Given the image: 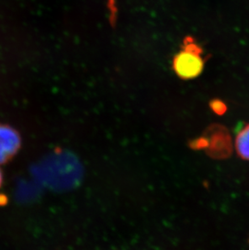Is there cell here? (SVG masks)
Here are the masks:
<instances>
[{
  "instance_id": "cell-3",
  "label": "cell",
  "mask_w": 249,
  "mask_h": 250,
  "mask_svg": "<svg viewBox=\"0 0 249 250\" xmlns=\"http://www.w3.org/2000/svg\"><path fill=\"white\" fill-rule=\"evenodd\" d=\"M21 146L22 139L19 131L10 125L0 123V166L12 161Z\"/></svg>"
},
{
  "instance_id": "cell-8",
  "label": "cell",
  "mask_w": 249,
  "mask_h": 250,
  "mask_svg": "<svg viewBox=\"0 0 249 250\" xmlns=\"http://www.w3.org/2000/svg\"><path fill=\"white\" fill-rule=\"evenodd\" d=\"M2 183H3V173H2V170L0 168V188L2 187Z\"/></svg>"
},
{
  "instance_id": "cell-1",
  "label": "cell",
  "mask_w": 249,
  "mask_h": 250,
  "mask_svg": "<svg viewBox=\"0 0 249 250\" xmlns=\"http://www.w3.org/2000/svg\"><path fill=\"white\" fill-rule=\"evenodd\" d=\"M203 50L191 37L185 38L181 51L175 55L172 68L182 80L197 78L204 69Z\"/></svg>"
},
{
  "instance_id": "cell-7",
  "label": "cell",
  "mask_w": 249,
  "mask_h": 250,
  "mask_svg": "<svg viewBox=\"0 0 249 250\" xmlns=\"http://www.w3.org/2000/svg\"><path fill=\"white\" fill-rule=\"evenodd\" d=\"M8 203V198L5 194H0V206L7 205Z\"/></svg>"
},
{
  "instance_id": "cell-6",
  "label": "cell",
  "mask_w": 249,
  "mask_h": 250,
  "mask_svg": "<svg viewBox=\"0 0 249 250\" xmlns=\"http://www.w3.org/2000/svg\"><path fill=\"white\" fill-rule=\"evenodd\" d=\"M189 146L193 150H201V149L207 150V147L209 146V140L207 139V136H202V137L192 140L189 143Z\"/></svg>"
},
{
  "instance_id": "cell-2",
  "label": "cell",
  "mask_w": 249,
  "mask_h": 250,
  "mask_svg": "<svg viewBox=\"0 0 249 250\" xmlns=\"http://www.w3.org/2000/svg\"><path fill=\"white\" fill-rule=\"evenodd\" d=\"M207 137L209 140L207 152L212 158L226 159L232 153L231 139L227 128L213 125L207 130Z\"/></svg>"
},
{
  "instance_id": "cell-4",
  "label": "cell",
  "mask_w": 249,
  "mask_h": 250,
  "mask_svg": "<svg viewBox=\"0 0 249 250\" xmlns=\"http://www.w3.org/2000/svg\"><path fill=\"white\" fill-rule=\"evenodd\" d=\"M235 149L240 158L249 161V124L238 134L235 139Z\"/></svg>"
},
{
  "instance_id": "cell-5",
  "label": "cell",
  "mask_w": 249,
  "mask_h": 250,
  "mask_svg": "<svg viewBox=\"0 0 249 250\" xmlns=\"http://www.w3.org/2000/svg\"><path fill=\"white\" fill-rule=\"evenodd\" d=\"M209 107L212 109V111L219 116L224 115L228 110V107L225 103L219 99L212 100L211 102H209Z\"/></svg>"
}]
</instances>
